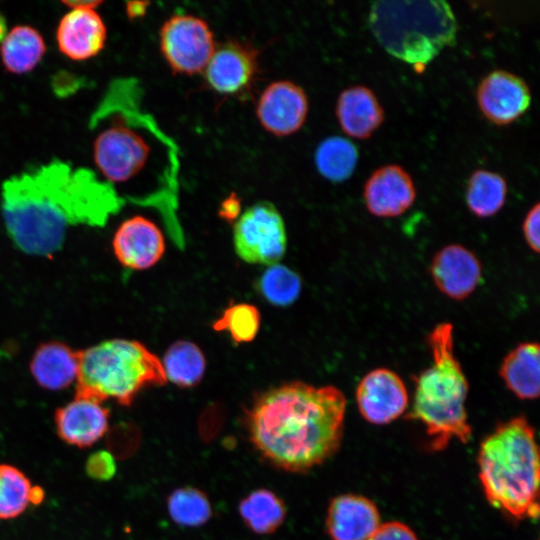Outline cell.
Returning a JSON list of instances; mask_svg holds the SVG:
<instances>
[{
  "instance_id": "obj_1",
  "label": "cell",
  "mask_w": 540,
  "mask_h": 540,
  "mask_svg": "<svg viewBox=\"0 0 540 540\" xmlns=\"http://www.w3.org/2000/svg\"><path fill=\"white\" fill-rule=\"evenodd\" d=\"M121 206L112 188L86 169L51 162L2 185L5 228L21 252L50 257L63 247L68 228L102 227Z\"/></svg>"
},
{
  "instance_id": "obj_2",
  "label": "cell",
  "mask_w": 540,
  "mask_h": 540,
  "mask_svg": "<svg viewBox=\"0 0 540 540\" xmlns=\"http://www.w3.org/2000/svg\"><path fill=\"white\" fill-rule=\"evenodd\" d=\"M346 399L336 387L293 381L259 394L245 414L248 439L272 466L303 473L339 448Z\"/></svg>"
},
{
  "instance_id": "obj_3",
  "label": "cell",
  "mask_w": 540,
  "mask_h": 540,
  "mask_svg": "<svg viewBox=\"0 0 540 540\" xmlns=\"http://www.w3.org/2000/svg\"><path fill=\"white\" fill-rule=\"evenodd\" d=\"M478 466L491 505L518 520L538 517L539 453L534 429L526 418H512L486 437Z\"/></svg>"
},
{
  "instance_id": "obj_4",
  "label": "cell",
  "mask_w": 540,
  "mask_h": 540,
  "mask_svg": "<svg viewBox=\"0 0 540 540\" xmlns=\"http://www.w3.org/2000/svg\"><path fill=\"white\" fill-rule=\"evenodd\" d=\"M453 325L437 324L428 335L432 363L415 377L409 418L420 421L430 438L431 449L443 450L452 439L470 440L465 401L468 381L454 352Z\"/></svg>"
},
{
  "instance_id": "obj_5",
  "label": "cell",
  "mask_w": 540,
  "mask_h": 540,
  "mask_svg": "<svg viewBox=\"0 0 540 540\" xmlns=\"http://www.w3.org/2000/svg\"><path fill=\"white\" fill-rule=\"evenodd\" d=\"M368 23L381 47L417 71L457 39L458 22L446 1H377Z\"/></svg>"
},
{
  "instance_id": "obj_6",
  "label": "cell",
  "mask_w": 540,
  "mask_h": 540,
  "mask_svg": "<svg viewBox=\"0 0 540 540\" xmlns=\"http://www.w3.org/2000/svg\"><path fill=\"white\" fill-rule=\"evenodd\" d=\"M75 395L130 406L141 390L167 382L162 362L135 340L109 339L78 350Z\"/></svg>"
},
{
  "instance_id": "obj_7",
  "label": "cell",
  "mask_w": 540,
  "mask_h": 540,
  "mask_svg": "<svg viewBox=\"0 0 540 540\" xmlns=\"http://www.w3.org/2000/svg\"><path fill=\"white\" fill-rule=\"evenodd\" d=\"M233 243L237 255L247 263L277 264L285 254L287 234L276 206L259 201L248 207L234 223Z\"/></svg>"
},
{
  "instance_id": "obj_8",
  "label": "cell",
  "mask_w": 540,
  "mask_h": 540,
  "mask_svg": "<svg viewBox=\"0 0 540 540\" xmlns=\"http://www.w3.org/2000/svg\"><path fill=\"white\" fill-rule=\"evenodd\" d=\"M216 46L209 24L192 14L171 15L159 31L161 54L170 69L178 74L203 72Z\"/></svg>"
},
{
  "instance_id": "obj_9",
  "label": "cell",
  "mask_w": 540,
  "mask_h": 540,
  "mask_svg": "<svg viewBox=\"0 0 540 540\" xmlns=\"http://www.w3.org/2000/svg\"><path fill=\"white\" fill-rule=\"evenodd\" d=\"M93 161L109 183H124L146 166L151 148L125 120L115 119L93 141Z\"/></svg>"
},
{
  "instance_id": "obj_10",
  "label": "cell",
  "mask_w": 540,
  "mask_h": 540,
  "mask_svg": "<svg viewBox=\"0 0 540 540\" xmlns=\"http://www.w3.org/2000/svg\"><path fill=\"white\" fill-rule=\"evenodd\" d=\"M309 100L305 90L290 80H276L261 92L255 113L264 130L277 137L299 131L306 122Z\"/></svg>"
},
{
  "instance_id": "obj_11",
  "label": "cell",
  "mask_w": 540,
  "mask_h": 540,
  "mask_svg": "<svg viewBox=\"0 0 540 540\" xmlns=\"http://www.w3.org/2000/svg\"><path fill=\"white\" fill-rule=\"evenodd\" d=\"M476 101L482 115L492 124L506 126L519 119L529 108L531 92L518 75L497 69L479 82Z\"/></svg>"
},
{
  "instance_id": "obj_12",
  "label": "cell",
  "mask_w": 540,
  "mask_h": 540,
  "mask_svg": "<svg viewBox=\"0 0 540 540\" xmlns=\"http://www.w3.org/2000/svg\"><path fill=\"white\" fill-rule=\"evenodd\" d=\"M356 401L366 421L384 425L404 413L409 398L407 388L397 373L387 368H376L360 380Z\"/></svg>"
},
{
  "instance_id": "obj_13",
  "label": "cell",
  "mask_w": 540,
  "mask_h": 540,
  "mask_svg": "<svg viewBox=\"0 0 540 540\" xmlns=\"http://www.w3.org/2000/svg\"><path fill=\"white\" fill-rule=\"evenodd\" d=\"M363 199L367 210L380 218L405 213L415 202L416 187L406 169L387 164L372 172L364 184Z\"/></svg>"
},
{
  "instance_id": "obj_14",
  "label": "cell",
  "mask_w": 540,
  "mask_h": 540,
  "mask_svg": "<svg viewBox=\"0 0 540 540\" xmlns=\"http://www.w3.org/2000/svg\"><path fill=\"white\" fill-rule=\"evenodd\" d=\"M118 262L131 270H145L155 265L165 252L160 228L150 219L136 215L124 220L112 239Z\"/></svg>"
},
{
  "instance_id": "obj_15",
  "label": "cell",
  "mask_w": 540,
  "mask_h": 540,
  "mask_svg": "<svg viewBox=\"0 0 540 540\" xmlns=\"http://www.w3.org/2000/svg\"><path fill=\"white\" fill-rule=\"evenodd\" d=\"M258 70L256 51L237 41L216 46L203 74L209 87L223 95L247 89Z\"/></svg>"
},
{
  "instance_id": "obj_16",
  "label": "cell",
  "mask_w": 540,
  "mask_h": 540,
  "mask_svg": "<svg viewBox=\"0 0 540 540\" xmlns=\"http://www.w3.org/2000/svg\"><path fill=\"white\" fill-rule=\"evenodd\" d=\"M109 409L94 398L75 395L54 414L56 432L61 440L78 448L94 445L108 431Z\"/></svg>"
},
{
  "instance_id": "obj_17",
  "label": "cell",
  "mask_w": 540,
  "mask_h": 540,
  "mask_svg": "<svg viewBox=\"0 0 540 540\" xmlns=\"http://www.w3.org/2000/svg\"><path fill=\"white\" fill-rule=\"evenodd\" d=\"M58 50L73 61L97 56L105 47L107 27L96 9H70L56 27Z\"/></svg>"
},
{
  "instance_id": "obj_18",
  "label": "cell",
  "mask_w": 540,
  "mask_h": 540,
  "mask_svg": "<svg viewBox=\"0 0 540 540\" xmlns=\"http://www.w3.org/2000/svg\"><path fill=\"white\" fill-rule=\"evenodd\" d=\"M430 274L438 290L453 300L469 297L482 278V267L476 255L462 245L451 244L433 257Z\"/></svg>"
},
{
  "instance_id": "obj_19",
  "label": "cell",
  "mask_w": 540,
  "mask_h": 540,
  "mask_svg": "<svg viewBox=\"0 0 540 540\" xmlns=\"http://www.w3.org/2000/svg\"><path fill=\"white\" fill-rule=\"evenodd\" d=\"M380 524L376 505L363 496L339 495L327 509L325 525L332 540H368Z\"/></svg>"
},
{
  "instance_id": "obj_20",
  "label": "cell",
  "mask_w": 540,
  "mask_h": 540,
  "mask_svg": "<svg viewBox=\"0 0 540 540\" xmlns=\"http://www.w3.org/2000/svg\"><path fill=\"white\" fill-rule=\"evenodd\" d=\"M335 114L342 131L359 140L370 138L385 118L376 94L363 85L348 87L339 94Z\"/></svg>"
},
{
  "instance_id": "obj_21",
  "label": "cell",
  "mask_w": 540,
  "mask_h": 540,
  "mask_svg": "<svg viewBox=\"0 0 540 540\" xmlns=\"http://www.w3.org/2000/svg\"><path fill=\"white\" fill-rule=\"evenodd\" d=\"M78 365V350L60 341H49L36 348L29 362V370L40 387L59 391L76 380Z\"/></svg>"
},
{
  "instance_id": "obj_22",
  "label": "cell",
  "mask_w": 540,
  "mask_h": 540,
  "mask_svg": "<svg viewBox=\"0 0 540 540\" xmlns=\"http://www.w3.org/2000/svg\"><path fill=\"white\" fill-rule=\"evenodd\" d=\"M499 375L507 388L520 399L539 396L540 351L536 342L517 345L503 359Z\"/></svg>"
},
{
  "instance_id": "obj_23",
  "label": "cell",
  "mask_w": 540,
  "mask_h": 540,
  "mask_svg": "<svg viewBox=\"0 0 540 540\" xmlns=\"http://www.w3.org/2000/svg\"><path fill=\"white\" fill-rule=\"evenodd\" d=\"M47 51L44 37L27 24L13 26L0 43V59L4 69L15 75L31 72Z\"/></svg>"
},
{
  "instance_id": "obj_24",
  "label": "cell",
  "mask_w": 540,
  "mask_h": 540,
  "mask_svg": "<svg viewBox=\"0 0 540 540\" xmlns=\"http://www.w3.org/2000/svg\"><path fill=\"white\" fill-rule=\"evenodd\" d=\"M238 511L244 524L260 535L277 531L287 515L284 501L266 488H258L247 494L239 502Z\"/></svg>"
},
{
  "instance_id": "obj_25",
  "label": "cell",
  "mask_w": 540,
  "mask_h": 540,
  "mask_svg": "<svg viewBox=\"0 0 540 540\" xmlns=\"http://www.w3.org/2000/svg\"><path fill=\"white\" fill-rule=\"evenodd\" d=\"M507 182L494 171L477 169L469 177L465 190L468 209L479 218L497 214L507 198Z\"/></svg>"
},
{
  "instance_id": "obj_26",
  "label": "cell",
  "mask_w": 540,
  "mask_h": 540,
  "mask_svg": "<svg viewBox=\"0 0 540 540\" xmlns=\"http://www.w3.org/2000/svg\"><path fill=\"white\" fill-rule=\"evenodd\" d=\"M357 147L342 136H329L323 139L315 150L314 160L319 174L333 183L349 179L358 163Z\"/></svg>"
},
{
  "instance_id": "obj_27",
  "label": "cell",
  "mask_w": 540,
  "mask_h": 540,
  "mask_svg": "<svg viewBox=\"0 0 540 540\" xmlns=\"http://www.w3.org/2000/svg\"><path fill=\"white\" fill-rule=\"evenodd\" d=\"M162 365L167 380L187 388L202 380L206 361L197 345L189 341H177L166 351Z\"/></svg>"
},
{
  "instance_id": "obj_28",
  "label": "cell",
  "mask_w": 540,
  "mask_h": 540,
  "mask_svg": "<svg viewBox=\"0 0 540 540\" xmlns=\"http://www.w3.org/2000/svg\"><path fill=\"white\" fill-rule=\"evenodd\" d=\"M167 511L174 523L182 527L196 528L206 524L213 509L207 494L192 486L173 490L166 500Z\"/></svg>"
},
{
  "instance_id": "obj_29",
  "label": "cell",
  "mask_w": 540,
  "mask_h": 540,
  "mask_svg": "<svg viewBox=\"0 0 540 540\" xmlns=\"http://www.w3.org/2000/svg\"><path fill=\"white\" fill-rule=\"evenodd\" d=\"M32 484L17 467L0 464V519L21 515L30 505Z\"/></svg>"
},
{
  "instance_id": "obj_30",
  "label": "cell",
  "mask_w": 540,
  "mask_h": 540,
  "mask_svg": "<svg viewBox=\"0 0 540 540\" xmlns=\"http://www.w3.org/2000/svg\"><path fill=\"white\" fill-rule=\"evenodd\" d=\"M258 289L270 304L287 306L298 298L301 291V279L288 267L274 264L260 276Z\"/></svg>"
},
{
  "instance_id": "obj_31",
  "label": "cell",
  "mask_w": 540,
  "mask_h": 540,
  "mask_svg": "<svg viewBox=\"0 0 540 540\" xmlns=\"http://www.w3.org/2000/svg\"><path fill=\"white\" fill-rule=\"evenodd\" d=\"M260 323V312L254 305L237 303L224 310L214 322L213 329L227 331L235 343H248L257 336Z\"/></svg>"
},
{
  "instance_id": "obj_32",
  "label": "cell",
  "mask_w": 540,
  "mask_h": 540,
  "mask_svg": "<svg viewBox=\"0 0 540 540\" xmlns=\"http://www.w3.org/2000/svg\"><path fill=\"white\" fill-rule=\"evenodd\" d=\"M116 461L113 454L106 450L92 453L86 461L85 470L90 478L108 481L116 473Z\"/></svg>"
},
{
  "instance_id": "obj_33",
  "label": "cell",
  "mask_w": 540,
  "mask_h": 540,
  "mask_svg": "<svg viewBox=\"0 0 540 540\" xmlns=\"http://www.w3.org/2000/svg\"><path fill=\"white\" fill-rule=\"evenodd\" d=\"M368 540H418L415 533L404 523L391 521L380 524Z\"/></svg>"
},
{
  "instance_id": "obj_34",
  "label": "cell",
  "mask_w": 540,
  "mask_h": 540,
  "mask_svg": "<svg viewBox=\"0 0 540 540\" xmlns=\"http://www.w3.org/2000/svg\"><path fill=\"white\" fill-rule=\"evenodd\" d=\"M539 219L540 206L535 203L526 213L522 224L523 235L527 245L536 253L539 252Z\"/></svg>"
},
{
  "instance_id": "obj_35",
  "label": "cell",
  "mask_w": 540,
  "mask_h": 540,
  "mask_svg": "<svg viewBox=\"0 0 540 540\" xmlns=\"http://www.w3.org/2000/svg\"><path fill=\"white\" fill-rule=\"evenodd\" d=\"M240 212L241 201L236 194H230L220 204L219 216L226 221H236Z\"/></svg>"
},
{
  "instance_id": "obj_36",
  "label": "cell",
  "mask_w": 540,
  "mask_h": 540,
  "mask_svg": "<svg viewBox=\"0 0 540 540\" xmlns=\"http://www.w3.org/2000/svg\"><path fill=\"white\" fill-rule=\"evenodd\" d=\"M125 13L130 20H136L146 14L149 3L146 1H132L125 4Z\"/></svg>"
},
{
  "instance_id": "obj_37",
  "label": "cell",
  "mask_w": 540,
  "mask_h": 540,
  "mask_svg": "<svg viewBox=\"0 0 540 540\" xmlns=\"http://www.w3.org/2000/svg\"><path fill=\"white\" fill-rule=\"evenodd\" d=\"M62 4H64L65 6H67L68 8L70 9H75V8H90V9H96L97 7H99L103 1H99V0H85V1H61Z\"/></svg>"
},
{
  "instance_id": "obj_38",
  "label": "cell",
  "mask_w": 540,
  "mask_h": 540,
  "mask_svg": "<svg viewBox=\"0 0 540 540\" xmlns=\"http://www.w3.org/2000/svg\"><path fill=\"white\" fill-rule=\"evenodd\" d=\"M44 490L39 486H32L30 491V504L38 505L44 500Z\"/></svg>"
},
{
  "instance_id": "obj_39",
  "label": "cell",
  "mask_w": 540,
  "mask_h": 540,
  "mask_svg": "<svg viewBox=\"0 0 540 540\" xmlns=\"http://www.w3.org/2000/svg\"><path fill=\"white\" fill-rule=\"evenodd\" d=\"M6 33H7L6 20L3 14L0 12V43L3 40Z\"/></svg>"
},
{
  "instance_id": "obj_40",
  "label": "cell",
  "mask_w": 540,
  "mask_h": 540,
  "mask_svg": "<svg viewBox=\"0 0 540 540\" xmlns=\"http://www.w3.org/2000/svg\"><path fill=\"white\" fill-rule=\"evenodd\" d=\"M10 357L9 351H6L5 349H0V359Z\"/></svg>"
}]
</instances>
